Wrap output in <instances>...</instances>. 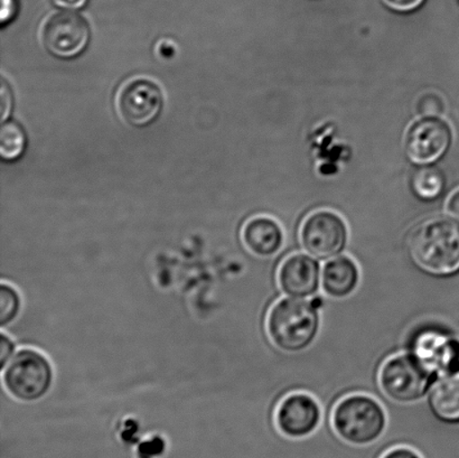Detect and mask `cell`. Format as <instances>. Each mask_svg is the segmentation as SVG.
Listing matches in <instances>:
<instances>
[{"instance_id":"cell-10","label":"cell","mask_w":459,"mask_h":458,"mask_svg":"<svg viewBox=\"0 0 459 458\" xmlns=\"http://www.w3.org/2000/svg\"><path fill=\"white\" fill-rule=\"evenodd\" d=\"M90 40L88 22L78 13H57L48 18L42 30L44 48L53 56L74 58L82 54Z\"/></svg>"},{"instance_id":"cell-7","label":"cell","mask_w":459,"mask_h":458,"mask_svg":"<svg viewBox=\"0 0 459 458\" xmlns=\"http://www.w3.org/2000/svg\"><path fill=\"white\" fill-rule=\"evenodd\" d=\"M116 111L125 124L142 128L154 123L163 108L159 85L145 78H134L120 85L116 94Z\"/></svg>"},{"instance_id":"cell-26","label":"cell","mask_w":459,"mask_h":458,"mask_svg":"<svg viewBox=\"0 0 459 458\" xmlns=\"http://www.w3.org/2000/svg\"><path fill=\"white\" fill-rule=\"evenodd\" d=\"M51 2L62 9L76 11V9L83 8L89 0H51Z\"/></svg>"},{"instance_id":"cell-4","label":"cell","mask_w":459,"mask_h":458,"mask_svg":"<svg viewBox=\"0 0 459 458\" xmlns=\"http://www.w3.org/2000/svg\"><path fill=\"white\" fill-rule=\"evenodd\" d=\"M331 428L350 445L368 446L385 436L388 430V416L377 399L353 393L342 398L333 408Z\"/></svg>"},{"instance_id":"cell-13","label":"cell","mask_w":459,"mask_h":458,"mask_svg":"<svg viewBox=\"0 0 459 458\" xmlns=\"http://www.w3.org/2000/svg\"><path fill=\"white\" fill-rule=\"evenodd\" d=\"M240 239L247 253L268 259L281 253L285 245V231L276 219L255 215L243 223Z\"/></svg>"},{"instance_id":"cell-6","label":"cell","mask_w":459,"mask_h":458,"mask_svg":"<svg viewBox=\"0 0 459 458\" xmlns=\"http://www.w3.org/2000/svg\"><path fill=\"white\" fill-rule=\"evenodd\" d=\"M349 227L334 211H314L305 218L299 229V240L306 253L318 260L340 255L348 246Z\"/></svg>"},{"instance_id":"cell-17","label":"cell","mask_w":459,"mask_h":458,"mask_svg":"<svg viewBox=\"0 0 459 458\" xmlns=\"http://www.w3.org/2000/svg\"><path fill=\"white\" fill-rule=\"evenodd\" d=\"M411 187L421 200H435L443 194L446 187V178L442 170L434 166H420L412 175Z\"/></svg>"},{"instance_id":"cell-23","label":"cell","mask_w":459,"mask_h":458,"mask_svg":"<svg viewBox=\"0 0 459 458\" xmlns=\"http://www.w3.org/2000/svg\"><path fill=\"white\" fill-rule=\"evenodd\" d=\"M381 458H424L415 448L399 445L390 448Z\"/></svg>"},{"instance_id":"cell-1","label":"cell","mask_w":459,"mask_h":458,"mask_svg":"<svg viewBox=\"0 0 459 458\" xmlns=\"http://www.w3.org/2000/svg\"><path fill=\"white\" fill-rule=\"evenodd\" d=\"M0 371L4 393L20 406L39 405L56 389V363L43 350L30 345L18 349L15 356Z\"/></svg>"},{"instance_id":"cell-19","label":"cell","mask_w":459,"mask_h":458,"mask_svg":"<svg viewBox=\"0 0 459 458\" xmlns=\"http://www.w3.org/2000/svg\"><path fill=\"white\" fill-rule=\"evenodd\" d=\"M416 108L420 117H443L446 112V103L435 92L422 94Z\"/></svg>"},{"instance_id":"cell-25","label":"cell","mask_w":459,"mask_h":458,"mask_svg":"<svg viewBox=\"0 0 459 458\" xmlns=\"http://www.w3.org/2000/svg\"><path fill=\"white\" fill-rule=\"evenodd\" d=\"M17 13L16 0H2V13H0V20L3 24L11 22Z\"/></svg>"},{"instance_id":"cell-2","label":"cell","mask_w":459,"mask_h":458,"mask_svg":"<svg viewBox=\"0 0 459 458\" xmlns=\"http://www.w3.org/2000/svg\"><path fill=\"white\" fill-rule=\"evenodd\" d=\"M319 305L315 300L285 298L270 307L265 332L274 348L285 353H300L316 341L321 330Z\"/></svg>"},{"instance_id":"cell-22","label":"cell","mask_w":459,"mask_h":458,"mask_svg":"<svg viewBox=\"0 0 459 458\" xmlns=\"http://www.w3.org/2000/svg\"><path fill=\"white\" fill-rule=\"evenodd\" d=\"M0 97H2V103H0V107H2V109H0V118L4 121L7 120L9 115H11L13 107L11 88H9V85L4 80L2 81V87H0Z\"/></svg>"},{"instance_id":"cell-3","label":"cell","mask_w":459,"mask_h":458,"mask_svg":"<svg viewBox=\"0 0 459 458\" xmlns=\"http://www.w3.org/2000/svg\"><path fill=\"white\" fill-rule=\"evenodd\" d=\"M409 251L413 263L435 276L459 272V224L454 220L431 219L412 231Z\"/></svg>"},{"instance_id":"cell-5","label":"cell","mask_w":459,"mask_h":458,"mask_svg":"<svg viewBox=\"0 0 459 458\" xmlns=\"http://www.w3.org/2000/svg\"><path fill=\"white\" fill-rule=\"evenodd\" d=\"M437 376L415 353H399L381 366L377 383L382 393L399 405L420 402L430 392Z\"/></svg>"},{"instance_id":"cell-27","label":"cell","mask_w":459,"mask_h":458,"mask_svg":"<svg viewBox=\"0 0 459 458\" xmlns=\"http://www.w3.org/2000/svg\"><path fill=\"white\" fill-rule=\"evenodd\" d=\"M458 2H459V0H458Z\"/></svg>"},{"instance_id":"cell-11","label":"cell","mask_w":459,"mask_h":458,"mask_svg":"<svg viewBox=\"0 0 459 458\" xmlns=\"http://www.w3.org/2000/svg\"><path fill=\"white\" fill-rule=\"evenodd\" d=\"M277 282L288 298L308 299L316 295L322 286V269L313 255L292 254L279 266Z\"/></svg>"},{"instance_id":"cell-8","label":"cell","mask_w":459,"mask_h":458,"mask_svg":"<svg viewBox=\"0 0 459 458\" xmlns=\"http://www.w3.org/2000/svg\"><path fill=\"white\" fill-rule=\"evenodd\" d=\"M453 129L442 117H420L408 128L404 151L417 165H431L451 148Z\"/></svg>"},{"instance_id":"cell-24","label":"cell","mask_w":459,"mask_h":458,"mask_svg":"<svg viewBox=\"0 0 459 458\" xmlns=\"http://www.w3.org/2000/svg\"><path fill=\"white\" fill-rule=\"evenodd\" d=\"M445 209H446L449 218L459 224V188L449 195Z\"/></svg>"},{"instance_id":"cell-16","label":"cell","mask_w":459,"mask_h":458,"mask_svg":"<svg viewBox=\"0 0 459 458\" xmlns=\"http://www.w3.org/2000/svg\"><path fill=\"white\" fill-rule=\"evenodd\" d=\"M25 298L20 287L12 281L0 282V327L2 331L11 330L22 320L25 312Z\"/></svg>"},{"instance_id":"cell-12","label":"cell","mask_w":459,"mask_h":458,"mask_svg":"<svg viewBox=\"0 0 459 458\" xmlns=\"http://www.w3.org/2000/svg\"><path fill=\"white\" fill-rule=\"evenodd\" d=\"M412 352L437 378L459 370V340L446 332H421L413 341Z\"/></svg>"},{"instance_id":"cell-14","label":"cell","mask_w":459,"mask_h":458,"mask_svg":"<svg viewBox=\"0 0 459 458\" xmlns=\"http://www.w3.org/2000/svg\"><path fill=\"white\" fill-rule=\"evenodd\" d=\"M361 272L349 255H337L327 260L322 269V289L328 298L345 299L357 291Z\"/></svg>"},{"instance_id":"cell-15","label":"cell","mask_w":459,"mask_h":458,"mask_svg":"<svg viewBox=\"0 0 459 458\" xmlns=\"http://www.w3.org/2000/svg\"><path fill=\"white\" fill-rule=\"evenodd\" d=\"M430 406L444 423H459V370L440 378L431 390Z\"/></svg>"},{"instance_id":"cell-18","label":"cell","mask_w":459,"mask_h":458,"mask_svg":"<svg viewBox=\"0 0 459 458\" xmlns=\"http://www.w3.org/2000/svg\"><path fill=\"white\" fill-rule=\"evenodd\" d=\"M26 147V136L21 125L8 121L0 130V155L4 160L20 159Z\"/></svg>"},{"instance_id":"cell-9","label":"cell","mask_w":459,"mask_h":458,"mask_svg":"<svg viewBox=\"0 0 459 458\" xmlns=\"http://www.w3.org/2000/svg\"><path fill=\"white\" fill-rule=\"evenodd\" d=\"M321 405L306 393H292L282 399L274 411V428L290 439L308 438L321 428Z\"/></svg>"},{"instance_id":"cell-21","label":"cell","mask_w":459,"mask_h":458,"mask_svg":"<svg viewBox=\"0 0 459 458\" xmlns=\"http://www.w3.org/2000/svg\"><path fill=\"white\" fill-rule=\"evenodd\" d=\"M385 7L398 13L416 11L426 0H381Z\"/></svg>"},{"instance_id":"cell-20","label":"cell","mask_w":459,"mask_h":458,"mask_svg":"<svg viewBox=\"0 0 459 458\" xmlns=\"http://www.w3.org/2000/svg\"><path fill=\"white\" fill-rule=\"evenodd\" d=\"M18 349H20V344L9 332H0V369L12 360Z\"/></svg>"}]
</instances>
